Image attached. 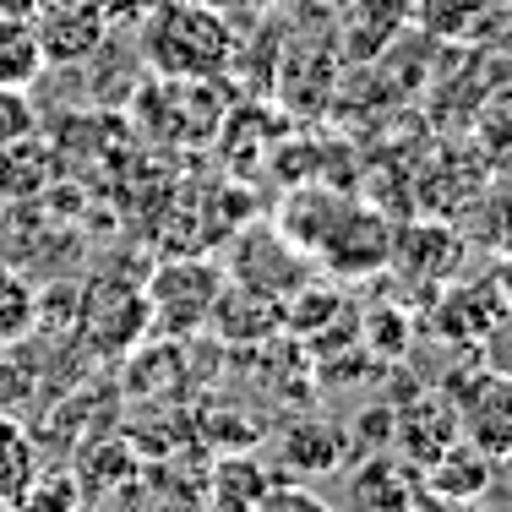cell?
<instances>
[{
  "mask_svg": "<svg viewBox=\"0 0 512 512\" xmlns=\"http://www.w3.org/2000/svg\"><path fill=\"white\" fill-rule=\"evenodd\" d=\"M414 512H485L480 502H447V496H420Z\"/></svg>",
  "mask_w": 512,
  "mask_h": 512,
  "instance_id": "obj_19",
  "label": "cell"
},
{
  "mask_svg": "<svg viewBox=\"0 0 512 512\" xmlns=\"http://www.w3.org/2000/svg\"><path fill=\"white\" fill-rule=\"evenodd\" d=\"M387 240H393V229H387L371 207L349 202L344 218H338V224L327 229V240L316 246V256H322L333 273L360 278V273H376V267L387 262Z\"/></svg>",
  "mask_w": 512,
  "mask_h": 512,
  "instance_id": "obj_7",
  "label": "cell"
},
{
  "mask_svg": "<svg viewBox=\"0 0 512 512\" xmlns=\"http://www.w3.org/2000/svg\"><path fill=\"white\" fill-rule=\"evenodd\" d=\"M207 322H218L224 338H267L284 327V306L273 300V289H240V284H224L207 311Z\"/></svg>",
  "mask_w": 512,
  "mask_h": 512,
  "instance_id": "obj_10",
  "label": "cell"
},
{
  "mask_svg": "<svg viewBox=\"0 0 512 512\" xmlns=\"http://www.w3.org/2000/svg\"><path fill=\"white\" fill-rule=\"evenodd\" d=\"M251 512H338L333 502L311 491V485H295V480H273L262 496L251 502Z\"/></svg>",
  "mask_w": 512,
  "mask_h": 512,
  "instance_id": "obj_18",
  "label": "cell"
},
{
  "mask_svg": "<svg viewBox=\"0 0 512 512\" xmlns=\"http://www.w3.org/2000/svg\"><path fill=\"white\" fill-rule=\"evenodd\" d=\"M17 512H82L77 474H33V485L22 491Z\"/></svg>",
  "mask_w": 512,
  "mask_h": 512,
  "instance_id": "obj_16",
  "label": "cell"
},
{
  "mask_svg": "<svg viewBox=\"0 0 512 512\" xmlns=\"http://www.w3.org/2000/svg\"><path fill=\"white\" fill-rule=\"evenodd\" d=\"M33 131H39V109H33L28 88H6V82H0V153L22 148Z\"/></svg>",
  "mask_w": 512,
  "mask_h": 512,
  "instance_id": "obj_17",
  "label": "cell"
},
{
  "mask_svg": "<svg viewBox=\"0 0 512 512\" xmlns=\"http://www.w3.org/2000/svg\"><path fill=\"white\" fill-rule=\"evenodd\" d=\"M491 480H496V458L480 453L474 442H463V436L442 458H431L420 469L425 496H447V502H480V496L491 491Z\"/></svg>",
  "mask_w": 512,
  "mask_h": 512,
  "instance_id": "obj_9",
  "label": "cell"
},
{
  "mask_svg": "<svg viewBox=\"0 0 512 512\" xmlns=\"http://www.w3.org/2000/svg\"><path fill=\"white\" fill-rule=\"evenodd\" d=\"M33 322H39V289L17 267H0V344L28 338Z\"/></svg>",
  "mask_w": 512,
  "mask_h": 512,
  "instance_id": "obj_15",
  "label": "cell"
},
{
  "mask_svg": "<svg viewBox=\"0 0 512 512\" xmlns=\"http://www.w3.org/2000/svg\"><path fill=\"white\" fill-rule=\"evenodd\" d=\"M420 496H425L420 469L398 453H387V447H376V453H360V463L349 469L338 512H414Z\"/></svg>",
  "mask_w": 512,
  "mask_h": 512,
  "instance_id": "obj_5",
  "label": "cell"
},
{
  "mask_svg": "<svg viewBox=\"0 0 512 512\" xmlns=\"http://www.w3.org/2000/svg\"><path fill=\"white\" fill-rule=\"evenodd\" d=\"M39 71H44V50L33 22L17 17V11H0V82L6 88H33Z\"/></svg>",
  "mask_w": 512,
  "mask_h": 512,
  "instance_id": "obj_13",
  "label": "cell"
},
{
  "mask_svg": "<svg viewBox=\"0 0 512 512\" xmlns=\"http://www.w3.org/2000/svg\"><path fill=\"white\" fill-rule=\"evenodd\" d=\"M33 474H39V442H33V431L22 420H11V414H0V512H17Z\"/></svg>",
  "mask_w": 512,
  "mask_h": 512,
  "instance_id": "obj_11",
  "label": "cell"
},
{
  "mask_svg": "<svg viewBox=\"0 0 512 512\" xmlns=\"http://www.w3.org/2000/svg\"><path fill=\"white\" fill-rule=\"evenodd\" d=\"M387 262L425 284H453L463 267V240L447 224H404L387 240Z\"/></svg>",
  "mask_w": 512,
  "mask_h": 512,
  "instance_id": "obj_8",
  "label": "cell"
},
{
  "mask_svg": "<svg viewBox=\"0 0 512 512\" xmlns=\"http://www.w3.org/2000/svg\"><path fill=\"white\" fill-rule=\"evenodd\" d=\"M273 485V474L262 469L256 458L246 453H235V458H224L213 469V507L218 512H251V502Z\"/></svg>",
  "mask_w": 512,
  "mask_h": 512,
  "instance_id": "obj_14",
  "label": "cell"
},
{
  "mask_svg": "<svg viewBox=\"0 0 512 512\" xmlns=\"http://www.w3.org/2000/svg\"><path fill=\"white\" fill-rule=\"evenodd\" d=\"M33 33H39L44 66H77L104 44L109 11L104 0H33L28 11Z\"/></svg>",
  "mask_w": 512,
  "mask_h": 512,
  "instance_id": "obj_4",
  "label": "cell"
},
{
  "mask_svg": "<svg viewBox=\"0 0 512 512\" xmlns=\"http://www.w3.org/2000/svg\"><path fill=\"white\" fill-rule=\"evenodd\" d=\"M142 55L164 82L180 77H218L235 55V33L218 17L213 6H197V0H169L148 17L142 28Z\"/></svg>",
  "mask_w": 512,
  "mask_h": 512,
  "instance_id": "obj_1",
  "label": "cell"
},
{
  "mask_svg": "<svg viewBox=\"0 0 512 512\" xmlns=\"http://www.w3.org/2000/svg\"><path fill=\"white\" fill-rule=\"evenodd\" d=\"M344 447H349V436L322 420H295L284 431V463L300 474H333L344 463Z\"/></svg>",
  "mask_w": 512,
  "mask_h": 512,
  "instance_id": "obj_12",
  "label": "cell"
},
{
  "mask_svg": "<svg viewBox=\"0 0 512 512\" xmlns=\"http://www.w3.org/2000/svg\"><path fill=\"white\" fill-rule=\"evenodd\" d=\"M218 289H224V273H218L213 262H169L153 273V289H148V311L158 316V327H164L169 338H186L191 327L207 322V311H213Z\"/></svg>",
  "mask_w": 512,
  "mask_h": 512,
  "instance_id": "obj_3",
  "label": "cell"
},
{
  "mask_svg": "<svg viewBox=\"0 0 512 512\" xmlns=\"http://www.w3.org/2000/svg\"><path fill=\"white\" fill-rule=\"evenodd\" d=\"M447 404H453L458 414V431H463V442H474L480 453H491L496 463L507 458V442H512V431H507V420H512V393H507V371L502 365H491V371H463L458 382H447Z\"/></svg>",
  "mask_w": 512,
  "mask_h": 512,
  "instance_id": "obj_2",
  "label": "cell"
},
{
  "mask_svg": "<svg viewBox=\"0 0 512 512\" xmlns=\"http://www.w3.org/2000/svg\"><path fill=\"white\" fill-rule=\"evenodd\" d=\"M458 436H463L458 431V414H453V404H447L442 393H414L409 409H393V442H387V447H398V458H404V463L425 469V463L442 458Z\"/></svg>",
  "mask_w": 512,
  "mask_h": 512,
  "instance_id": "obj_6",
  "label": "cell"
}]
</instances>
